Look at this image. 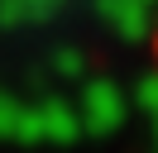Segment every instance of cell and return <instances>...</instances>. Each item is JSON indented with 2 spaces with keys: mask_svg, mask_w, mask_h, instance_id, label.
Listing matches in <instances>:
<instances>
[{
  "mask_svg": "<svg viewBox=\"0 0 158 153\" xmlns=\"http://www.w3.org/2000/svg\"><path fill=\"white\" fill-rule=\"evenodd\" d=\"M148 57H153V67H158V29H153V38H148Z\"/></svg>",
  "mask_w": 158,
  "mask_h": 153,
  "instance_id": "obj_1",
  "label": "cell"
}]
</instances>
